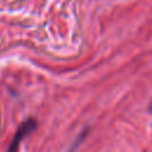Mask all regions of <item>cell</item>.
Here are the masks:
<instances>
[{
    "label": "cell",
    "mask_w": 152,
    "mask_h": 152,
    "mask_svg": "<svg viewBox=\"0 0 152 152\" xmlns=\"http://www.w3.org/2000/svg\"><path fill=\"white\" fill-rule=\"evenodd\" d=\"M36 126H37V124H36V121H34L33 119H28V120L24 121V122L19 126V128L17 129V132L14 133V137H13V139H12V141H11V145H10L7 152H18L20 141H21L26 135H28L32 131H34V129H36Z\"/></svg>",
    "instance_id": "cell-1"
},
{
    "label": "cell",
    "mask_w": 152,
    "mask_h": 152,
    "mask_svg": "<svg viewBox=\"0 0 152 152\" xmlns=\"http://www.w3.org/2000/svg\"><path fill=\"white\" fill-rule=\"evenodd\" d=\"M148 110L152 112V101H151V103H150V106H148Z\"/></svg>",
    "instance_id": "cell-2"
}]
</instances>
